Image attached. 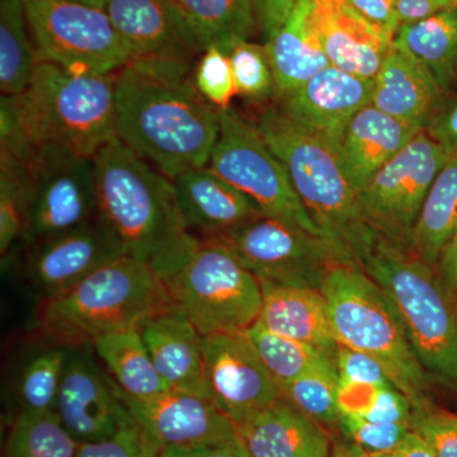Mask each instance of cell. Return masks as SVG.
<instances>
[{
	"instance_id": "1",
	"label": "cell",
	"mask_w": 457,
	"mask_h": 457,
	"mask_svg": "<svg viewBox=\"0 0 457 457\" xmlns=\"http://www.w3.org/2000/svg\"><path fill=\"white\" fill-rule=\"evenodd\" d=\"M219 110L194 83L192 62L134 59L114 74L116 137L174 179L209 165Z\"/></svg>"
},
{
	"instance_id": "2",
	"label": "cell",
	"mask_w": 457,
	"mask_h": 457,
	"mask_svg": "<svg viewBox=\"0 0 457 457\" xmlns=\"http://www.w3.org/2000/svg\"><path fill=\"white\" fill-rule=\"evenodd\" d=\"M93 163L96 220L114 251L170 278L201 242L186 224L173 180L117 137L99 150Z\"/></svg>"
},
{
	"instance_id": "3",
	"label": "cell",
	"mask_w": 457,
	"mask_h": 457,
	"mask_svg": "<svg viewBox=\"0 0 457 457\" xmlns=\"http://www.w3.org/2000/svg\"><path fill=\"white\" fill-rule=\"evenodd\" d=\"M354 261L393 303L428 378L457 390V296L436 267L380 233Z\"/></svg>"
},
{
	"instance_id": "4",
	"label": "cell",
	"mask_w": 457,
	"mask_h": 457,
	"mask_svg": "<svg viewBox=\"0 0 457 457\" xmlns=\"http://www.w3.org/2000/svg\"><path fill=\"white\" fill-rule=\"evenodd\" d=\"M171 311L163 278L145 264L120 257L66 293L40 302L37 328L46 342L66 348L141 327Z\"/></svg>"
},
{
	"instance_id": "5",
	"label": "cell",
	"mask_w": 457,
	"mask_h": 457,
	"mask_svg": "<svg viewBox=\"0 0 457 457\" xmlns=\"http://www.w3.org/2000/svg\"><path fill=\"white\" fill-rule=\"evenodd\" d=\"M11 98L21 128L37 150L93 159L114 132V74L74 73L40 62L31 82Z\"/></svg>"
},
{
	"instance_id": "6",
	"label": "cell",
	"mask_w": 457,
	"mask_h": 457,
	"mask_svg": "<svg viewBox=\"0 0 457 457\" xmlns=\"http://www.w3.org/2000/svg\"><path fill=\"white\" fill-rule=\"evenodd\" d=\"M262 137L284 163L297 196L330 242L353 257L375 236L361 216L357 192L348 182L335 149L294 121L276 104L255 122Z\"/></svg>"
},
{
	"instance_id": "7",
	"label": "cell",
	"mask_w": 457,
	"mask_h": 457,
	"mask_svg": "<svg viewBox=\"0 0 457 457\" xmlns=\"http://www.w3.org/2000/svg\"><path fill=\"white\" fill-rule=\"evenodd\" d=\"M339 345L369 354L411 399L414 411L429 408V378L411 350L404 327L380 286L356 262H337L320 288Z\"/></svg>"
},
{
	"instance_id": "8",
	"label": "cell",
	"mask_w": 457,
	"mask_h": 457,
	"mask_svg": "<svg viewBox=\"0 0 457 457\" xmlns=\"http://www.w3.org/2000/svg\"><path fill=\"white\" fill-rule=\"evenodd\" d=\"M163 281L171 311L203 337L245 332L260 318V279L218 237L201 239L187 262Z\"/></svg>"
},
{
	"instance_id": "9",
	"label": "cell",
	"mask_w": 457,
	"mask_h": 457,
	"mask_svg": "<svg viewBox=\"0 0 457 457\" xmlns=\"http://www.w3.org/2000/svg\"><path fill=\"white\" fill-rule=\"evenodd\" d=\"M41 62L74 73L116 74L134 60L106 9L78 0H23Z\"/></svg>"
},
{
	"instance_id": "10",
	"label": "cell",
	"mask_w": 457,
	"mask_h": 457,
	"mask_svg": "<svg viewBox=\"0 0 457 457\" xmlns=\"http://www.w3.org/2000/svg\"><path fill=\"white\" fill-rule=\"evenodd\" d=\"M219 119L220 131L207 167L245 192L264 215L327 239L297 196L284 163L255 123L246 121L230 107L219 110Z\"/></svg>"
},
{
	"instance_id": "11",
	"label": "cell",
	"mask_w": 457,
	"mask_h": 457,
	"mask_svg": "<svg viewBox=\"0 0 457 457\" xmlns=\"http://www.w3.org/2000/svg\"><path fill=\"white\" fill-rule=\"evenodd\" d=\"M260 281L320 290L337 262H356L345 249L288 222L262 215L218 237Z\"/></svg>"
},
{
	"instance_id": "12",
	"label": "cell",
	"mask_w": 457,
	"mask_h": 457,
	"mask_svg": "<svg viewBox=\"0 0 457 457\" xmlns=\"http://www.w3.org/2000/svg\"><path fill=\"white\" fill-rule=\"evenodd\" d=\"M447 159L446 150L428 132H418L357 195L363 220L381 236L411 249L420 210Z\"/></svg>"
},
{
	"instance_id": "13",
	"label": "cell",
	"mask_w": 457,
	"mask_h": 457,
	"mask_svg": "<svg viewBox=\"0 0 457 457\" xmlns=\"http://www.w3.org/2000/svg\"><path fill=\"white\" fill-rule=\"evenodd\" d=\"M96 216L93 159L60 149L38 150L21 239L25 246L96 221Z\"/></svg>"
},
{
	"instance_id": "14",
	"label": "cell",
	"mask_w": 457,
	"mask_h": 457,
	"mask_svg": "<svg viewBox=\"0 0 457 457\" xmlns=\"http://www.w3.org/2000/svg\"><path fill=\"white\" fill-rule=\"evenodd\" d=\"M203 352L207 393L236 427L282 398L245 332L204 337Z\"/></svg>"
},
{
	"instance_id": "15",
	"label": "cell",
	"mask_w": 457,
	"mask_h": 457,
	"mask_svg": "<svg viewBox=\"0 0 457 457\" xmlns=\"http://www.w3.org/2000/svg\"><path fill=\"white\" fill-rule=\"evenodd\" d=\"M87 347L69 350L54 411L78 444L106 440L137 422L119 385Z\"/></svg>"
},
{
	"instance_id": "16",
	"label": "cell",
	"mask_w": 457,
	"mask_h": 457,
	"mask_svg": "<svg viewBox=\"0 0 457 457\" xmlns=\"http://www.w3.org/2000/svg\"><path fill=\"white\" fill-rule=\"evenodd\" d=\"M122 396L137 425L161 449H204L237 438L236 425L207 396L174 389L149 398Z\"/></svg>"
},
{
	"instance_id": "17",
	"label": "cell",
	"mask_w": 457,
	"mask_h": 457,
	"mask_svg": "<svg viewBox=\"0 0 457 457\" xmlns=\"http://www.w3.org/2000/svg\"><path fill=\"white\" fill-rule=\"evenodd\" d=\"M120 258L97 220L26 245L23 275L36 296L53 299Z\"/></svg>"
},
{
	"instance_id": "18",
	"label": "cell",
	"mask_w": 457,
	"mask_h": 457,
	"mask_svg": "<svg viewBox=\"0 0 457 457\" xmlns=\"http://www.w3.org/2000/svg\"><path fill=\"white\" fill-rule=\"evenodd\" d=\"M372 90L374 80L330 65L290 95L278 99V106L335 149L351 120L371 104Z\"/></svg>"
},
{
	"instance_id": "19",
	"label": "cell",
	"mask_w": 457,
	"mask_h": 457,
	"mask_svg": "<svg viewBox=\"0 0 457 457\" xmlns=\"http://www.w3.org/2000/svg\"><path fill=\"white\" fill-rule=\"evenodd\" d=\"M311 22L330 64L374 80L393 47V36L361 16L348 0H311Z\"/></svg>"
},
{
	"instance_id": "20",
	"label": "cell",
	"mask_w": 457,
	"mask_h": 457,
	"mask_svg": "<svg viewBox=\"0 0 457 457\" xmlns=\"http://www.w3.org/2000/svg\"><path fill=\"white\" fill-rule=\"evenodd\" d=\"M104 9L134 59L194 62L206 50L170 0H106Z\"/></svg>"
},
{
	"instance_id": "21",
	"label": "cell",
	"mask_w": 457,
	"mask_h": 457,
	"mask_svg": "<svg viewBox=\"0 0 457 457\" xmlns=\"http://www.w3.org/2000/svg\"><path fill=\"white\" fill-rule=\"evenodd\" d=\"M171 180L186 224L200 239L228 236L264 215L251 197L209 167L183 171Z\"/></svg>"
},
{
	"instance_id": "22",
	"label": "cell",
	"mask_w": 457,
	"mask_h": 457,
	"mask_svg": "<svg viewBox=\"0 0 457 457\" xmlns=\"http://www.w3.org/2000/svg\"><path fill=\"white\" fill-rule=\"evenodd\" d=\"M420 131L372 104L362 108L335 146L342 170L357 195Z\"/></svg>"
},
{
	"instance_id": "23",
	"label": "cell",
	"mask_w": 457,
	"mask_h": 457,
	"mask_svg": "<svg viewBox=\"0 0 457 457\" xmlns=\"http://www.w3.org/2000/svg\"><path fill=\"white\" fill-rule=\"evenodd\" d=\"M248 457H330L323 426L281 398L237 427Z\"/></svg>"
},
{
	"instance_id": "24",
	"label": "cell",
	"mask_w": 457,
	"mask_h": 457,
	"mask_svg": "<svg viewBox=\"0 0 457 457\" xmlns=\"http://www.w3.org/2000/svg\"><path fill=\"white\" fill-rule=\"evenodd\" d=\"M156 371L168 389L207 396L204 337L187 318L170 311L146 321L140 329Z\"/></svg>"
},
{
	"instance_id": "25",
	"label": "cell",
	"mask_w": 457,
	"mask_h": 457,
	"mask_svg": "<svg viewBox=\"0 0 457 457\" xmlns=\"http://www.w3.org/2000/svg\"><path fill=\"white\" fill-rule=\"evenodd\" d=\"M445 99L432 74L393 45L375 77L372 106L426 130Z\"/></svg>"
},
{
	"instance_id": "26",
	"label": "cell",
	"mask_w": 457,
	"mask_h": 457,
	"mask_svg": "<svg viewBox=\"0 0 457 457\" xmlns=\"http://www.w3.org/2000/svg\"><path fill=\"white\" fill-rule=\"evenodd\" d=\"M260 282L262 306L258 323L275 335L311 345L335 360L338 343L321 291Z\"/></svg>"
},
{
	"instance_id": "27",
	"label": "cell",
	"mask_w": 457,
	"mask_h": 457,
	"mask_svg": "<svg viewBox=\"0 0 457 457\" xmlns=\"http://www.w3.org/2000/svg\"><path fill=\"white\" fill-rule=\"evenodd\" d=\"M276 80V99L290 95L330 66L311 22V0H299L291 16L264 44Z\"/></svg>"
},
{
	"instance_id": "28",
	"label": "cell",
	"mask_w": 457,
	"mask_h": 457,
	"mask_svg": "<svg viewBox=\"0 0 457 457\" xmlns=\"http://www.w3.org/2000/svg\"><path fill=\"white\" fill-rule=\"evenodd\" d=\"M393 45L426 68L445 93L457 80V8L400 26Z\"/></svg>"
},
{
	"instance_id": "29",
	"label": "cell",
	"mask_w": 457,
	"mask_h": 457,
	"mask_svg": "<svg viewBox=\"0 0 457 457\" xmlns=\"http://www.w3.org/2000/svg\"><path fill=\"white\" fill-rule=\"evenodd\" d=\"M92 347L125 395L149 398L168 390L156 371L139 329L102 337Z\"/></svg>"
},
{
	"instance_id": "30",
	"label": "cell",
	"mask_w": 457,
	"mask_h": 457,
	"mask_svg": "<svg viewBox=\"0 0 457 457\" xmlns=\"http://www.w3.org/2000/svg\"><path fill=\"white\" fill-rule=\"evenodd\" d=\"M456 228L457 154L449 156L427 195L411 236V251L436 267Z\"/></svg>"
},
{
	"instance_id": "31",
	"label": "cell",
	"mask_w": 457,
	"mask_h": 457,
	"mask_svg": "<svg viewBox=\"0 0 457 457\" xmlns=\"http://www.w3.org/2000/svg\"><path fill=\"white\" fill-rule=\"evenodd\" d=\"M192 32L203 42L222 45L245 38L258 31L252 0H170Z\"/></svg>"
},
{
	"instance_id": "32",
	"label": "cell",
	"mask_w": 457,
	"mask_h": 457,
	"mask_svg": "<svg viewBox=\"0 0 457 457\" xmlns=\"http://www.w3.org/2000/svg\"><path fill=\"white\" fill-rule=\"evenodd\" d=\"M27 29L23 0H0V89L4 97L21 95L41 62Z\"/></svg>"
},
{
	"instance_id": "33",
	"label": "cell",
	"mask_w": 457,
	"mask_h": 457,
	"mask_svg": "<svg viewBox=\"0 0 457 457\" xmlns=\"http://www.w3.org/2000/svg\"><path fill=\"white\" fill-rule=\"evenodd\" d=\"M78 445L55 411H18L3 457H75Z\"/></svg>"
},
{
	"instance_id": "34",
	"label": "cell",
	"mask_w": 457,
	"mask_h": 457,
	"mask_svg": "<svg viewBox=\"0 0 457 457\" xmlns=\"http://www.w3.org/2000/svg\"><path fill=\"white\" fill-rule=\"evenodd\" d=\"M71 348L50 343L33 353L18 374L16 394L20 411H55L57 395Z\"/></svg>"
},
{
	"instance_id": "35",
	"label": "cell",
	"mask_w": 457,
	"mask_h": 457,
	"mask_svg": "<svg viewBox=\"0 0 457 457\" xmlns=\"http://www.w3.org/2000/svg\"><path fill=\"white\" fill-rule=\"evenodd\" d=\"M245 333L253 343L262 362L281 387L315 366L332 360L311 345L270 332L258 321Z\"/></svg>"
},
{
	"instance_id": "36",
	"label": "cell",
	"mask_w": 457,
	"mask_h": 457,
	"mask_svg": "<svg viewBox=\"0 0 457 457\" xmlns=\"http://www.w3.org/2000/svg\"><path fill=\"white\" fill-rule=\"evenodd\" d=\"M338 372L329 360L281 387L282 398L321 426L338 422Z\"/></svg>"
},
{
	"instance_id": "37",
	"label": "cell",
	"mask_w": 457,
	"mask_h": 457,
	"mask_svg": "<svg viewBox=\"0 0 457 457\" xmlns=\"http://www.w3.org/2000/svg\"><path fill=\"white\" fill-rule=\"evenodd\" d=\"M216 46L230 60L237 95L253 102L276 98L275 74L264 45L236 38Z\"/></svg>"
},
{
	"instance_id": "38",
	"label": "cell",
	"mask_w": 457,
	"mask_h": 457,
	"mask_svg": "<svg viewBox=\"0 0 457 457\" xmlns=\"http://www.w3.org/2000/svg\"><path fill=\"white\" fill-rule=\"evenodd\" d=\"M194 83L198 92L218 110L230 107L231 99L237 95L233 69L227 54L210 45L198 57L194 69Z\"/></svg>"
},
{
	"instance_id": "39",
	"label": "cell",
	"mask_w": 457,
	"mask_h": 457,
	"mask_svg": "<svg viewBox=\"0 0 457 457\" xmlns=\"http://www.w3.org/2000/svg\"><path fill=\"white\" fill-rule=\"evenodd\" d=\"M337 426L348 441L368 453L392 450L413 431L407 423H374L343 414H339Z\"/></svg>"
},
{
	"instance_id": "40",
	"label": "cell",
	"mask_w": 457,
	"mask_h": 457,
	"mask_svg": "<svg viewBox=\"0 0 457 457\" xmlns=\"http://www.w3.org/2000/svg\"><path fill=\"white\" fill-rule=\"evenodd\" d=\"M161 451L135 422L106 440L78 445L75 457H158Z\"/></svg>"
},
{
	"instance_id": "41",
	"label": "cell",
	"mask_w": 457,
	"mask_h": 457,
	"mask_svg": "<svg viewBox=\"0 0 457 457\" xmlns=\"http://www.w3.org/2000/svg\"><path fill=\"white\" fill-rule=\"evenodd\" d=\"M411 428L431 446L436 457H457V416L433 411H414Z\"/></svg>"
},
{
	"instance_id": "42",
	"label": "cell",
	"mask_w": 457,
	"mask_h": 457,
	"mask_svg": "<svg viewBox=\"0 0 457 457\" xmlns=\"http://www.w3.org/2000/svg\"><path fill=\"white\" fill-rule=\"evenodd\" d=\"M335 363L339 380L370 385H395L384 366L362 352L338 345Z\"/></svg>"
},
{
	"instance_id": "43",
	"label": "cell",
	"mask_w": 457,
	"mask_h": 457,
	"mask_svg": "<svg viewBox=\"0 0 457 457\" xmlns=\"http://www.w3.org/2000/svg\"><path fill=\"white\" fill-rule=\"evenodd\" d=\"M352 7L370 23L395 37L402 26L398 0H348Z\"/></svg>"
},
{
	"instance_id": "44",
	"label": "cell",
	"mask_w": 457,
	"mask_h": 457,
	"mask_svg": "<svg viewBox=\"0 0 457 457\" xmlns=\"http://www.w3.org/2000/svg\"><path fill=\"white\" fill-rule=\"evenodd\" d=\"M426 131L449 156L457 154V96L445 99Z\"/></svg>"
},
{
	"instance_id": "45",
	"label": "cell",
	"mask_w": 457,
	"mask_h": 457,
	"mask_svg": "<svg viewBox=\"0 0 457 457\" xmlns=\"http://www.w3.org/2000/svg\"><path fill=\"white\" fill-rule=\"evenodd\" d=\"M264 44L284 26L299 0H252Z\"/></svg>"
},
{
	"instance_id": "46",
	"label": "cell",
	"mask_w": 457,
	"mask_h": 457,
	"mask_svg": "<svg viewBox=\"0 0 457 457\" xmlns=\"http://www.w3.org/2000/svg\"><path fill=\"white\" fill-rule=\"evenodd\" d=\"M449 7H453L450 0H398L400 22H416Z\"/></svg>"
},
{
	"instance_id": "47",
	"label": "cell",
	"mask_w": 457,
	"mask_h": 457,
	"mask_svg": "<svg viewBox=\"0 0 457 457\" xmlns=\"http://www.w3.org/2000/svg\"><path fill=\"white\" fill-rule=\"evenodd\" d=\"M436 270L444 284L457 296V228L442 249Z\"/></svg>"
},
{
	"instance_id": "48",
	"label": "cell",
	"mask_w": 457,
	"mask_h": 457,
	"mask_svg": "<svg viewBox=\"0 0 457 457\" xmlns=\"http://www.w3.org/2000/svg\"><path fill=\"white\" fill-rule=\"evenodd\" d=\"M366 457H436L428 444L417 432L411 431L394 449L385 453H368Z\"/></svg>"
},
{
	"instance_id": "49",
	"label": "cell",
	"mask_w": 457,
	"mask_h": 457,
	"mask_svg": "<svg viewBox=\"0 0 457 457\" xmlns=\"http://www.w3.org/2000/svg\"><path fill=\"white\" fill-rule=\"evenodd\" d=\"M197 455L198 457H248L237 438L216 446L197 449Z\"/></svg>"
},
{
	"instance_id": "50",
	"label": "cell",
	"mask_w": 457,
	"mask_h": 457,
	"mask_svg": "<svg viewBox=\"0 0 457 457\" xmlns=\"http://www.w3.org/2000/svg\"><path fill=\"white\" fill-rule=\"evenodd\" d=\"M330 457H366V453L352 442H337L332 447Z\"/></svg>"
},
{
	"instance_id": "51",
	"label": "cell",
	"mask_w": 457,
	"mask_h": 457,
	"mask_svg": "<svg viewBox=\"0 0 457 457\" xmlns=\"http://www.w3.org/2000/svg\"><path fill=\"white\" fill-rule=\"evenodd\" d=\"M158 457H198L197 449H185V447H165L162 449Z\"/></svg>"
},
{
	"instance_id": "52",
	"label": "cell",
	"mask_w": 457,
	"mask_h": 457,
	"mask_svg": "<svg viewBox=\"0 0 457 457\" xmlns=\"http://www.w3.org/2000/svg\"><path fill=\"white\" fill-rule=\"evenodd\" d=\"M82 2L84 4L93 5V7L104 9L106 7V0H78Z\"/></svg>"
},
{
	"instance_id": "53",
	"label": "cell",
	"mask_w": 457,
	"mask_h": 457,
	"mask_svg": "<svg viewBox=\"0 0 457 457\" xmlns=\"http://www.w3.org/2000/svg\"><path fill=\"white\" fill-rule=\"evenodd\" d=\"M451 5L457 8V0H450Z\"/></svg>"
},
{
	"instance_id": "54",
	"label": "cell",
	"mask_w": 457,
	"mask_h": 457,
	"mask_svg": "<svg viewBox=\"0 0 457 457\" xmlns=\"http://www.w3.org/2000/svg\"><path fill=\"white\" fill-rule=\"evenodd\" d=\"M456 69H457V64H456Z\"/></svg>"
}]
</instances>
